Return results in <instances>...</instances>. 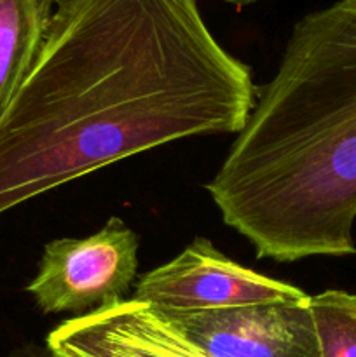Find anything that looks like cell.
<instances>
[{"label": "cell", "mask_w": 356, "mask_h": 357, "mask_svg": "<svg viewBox=\"0 0 356 357\" xmlns=\"http://www.w3.org/2000/svg\"><path fill=\"white\" fill-rule=\"evenodd\" d=\"M206 190L258 260L356 255V0L293 24Z\"/></svg>", "instance_id": "7a4b0ae2"}, {"label": "cell", "mask_w": 356, "mask_h": 357, "mask_svg": "<svg viewBox=\"0 0 356 357\" xmlns=\"http://www.w3.org/2000/svg\"><path fill=\"white\" fill-rule=\"evenodd\" d=\"M257 91L199 0H58L0 114V215L166 143L237 135Z\"/></svg>", "instance_id": "6da1fadb"}, {"label": "cell", "mask_w": 356, "mask_h": 357, "mask_svg": "<svg viewBox=\"0 0 356 357\" xmlns=\"http://www.w3.org/2000/svg\"><path fill=\"white\" fill-rule=\"evenodd\" d=\"M73 323L107 347L126 357H212L175 330L149 303L119 300Z\"/></svg>", "instance_id": "8992f818"}, {"label": "cell", "mask_w": 356, "mask_h": 357, "mask_svg": "<svg viewBox=\"0 0 356 357\" xmlns=\"http://www.w3.org/2000/svg\"><path fill=\"white\" fill-rule=\"evenodd\" d=\"M321 357H356V295L327 289L309 296Z\"/></svg>", "instance_id": "ba28073f"}, {"label": "cell", "mask_w": 356, "mask_h": 357, "mask_svg": "<svg viewBox=\"0 0 356 357\" xmlns=\"http://www.w3.org/2000/svg\"><path fill=\"white\" fill-rule=\"evenodd\" d=\"M159 314L212 357H321L309 296L299 302Z\"/></svg>", "instance_id": "5b68a950"}, {"label": "cell", "mask_w": 356, "mask_h": 357, "mask_svg": "<svg viewBox=\"0 0 356 357\" xmlns=\"http://www.w3.org/2000/svg\"><path fill=\"white\" fill-rule=\"evenodd\" d=\"M222 2L230 3V6L241 7V6H251V3H257V2H260V0H222Z\"/></svg>", "instance_id": "8fae6325"}, {"label": "cell", "mask_w": 356, "mask_h": 357, "mask_svg": "<svg viewBox=\"0 0 356 357\" xmlns=\"http://www.w3.org/2000/svg\"><path fill=\"white\" fill-rule=\"evenodd\" d=\"M45 344L63 357H126L80 330L73 319H66L58 324L47 335Z\"/></svg>", "instance_id": "9c48e42d"}, {"label": "cell", "mask_w": 356, "mask_h": 357, "mask_svg": "<svg viewBox=\"0 0 356 357\" xmlns=\"http://www.w3.org/2000/svg\"><path fill=\"white\" fill-rule=\"evenodd\" d=\"M307 296L297 286L230 260L206 237H195L173 260L140 275L133 298L159 310L185 312L299 302Z\"/></svg>", "instance_id": "277c9868"}, {"label": "cell", "mask_w": 356, "mask_h": 357, "mask_svg": "<svg viewBox=\"0 0 356 357\" xmlns=\"http://www.w3.org/2000/svg\"><path fill=\"white\" fill-rule=\"evenodd\" d=\"M58 0H0V114L30 73Z\"/></svg>", "instance_id": "52a82bcc"}, {"label": "cell", "mask_w": 356, "mask_h": 357, "mask_svg": "<svg viewBox=\"0 0 356 357\" xmlns=\"http://www.w3.org/2000/svg\"><path fill=\"white\" fill-rule=\"evenodd\" d=\"M3 357H63L59 356L54 349L49 347L47 344L37 345V344H27L21 345V347L14 349L13 352H9Z\"/></svg>", "instance_id": "30bf717a"}, {"label": "cell", "mask_w": 356, "mask_h": 357, "mask_svg": "<svg viewBox=\"0 0 356 357\" xmlns=\"http://www.w3.org/2000/svg\"><path fill=\"white\" fill-rule=\"evenodd\" d=\"M138 271V236L112 216L98 232L45 244L27 291L44 314L94 312L126 300Z\"/></svg>", "instance_id": "3957f363"}]
</instances>
